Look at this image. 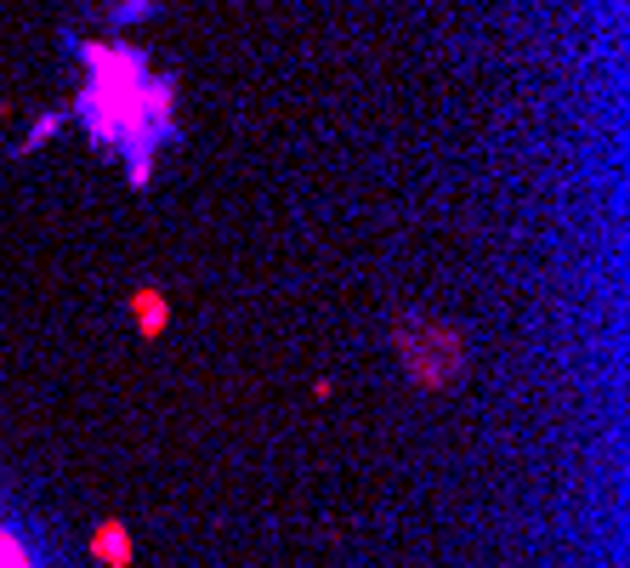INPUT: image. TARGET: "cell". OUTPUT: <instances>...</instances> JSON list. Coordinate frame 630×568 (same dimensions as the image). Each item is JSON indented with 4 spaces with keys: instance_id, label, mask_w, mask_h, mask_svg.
<instances>
[{
    "instance_id": "obj_1",
    "label": "cell",
    "mask_w": 630,
    "mask_h": 568,
    "mask_svg": "<svg viewBox=\"0 0 630 568\" xmlns=\"http://www.w3.org/2000/svg\"><path fill=\"white\" fill-rule=\"evenodd\" d=\"M0 568H29V557H23V546L12 540V534L0 529Z\"/></svg>"
}]
</instances>
